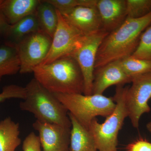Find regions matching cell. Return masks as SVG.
<instances>
[{"instance_id":"cell-29","label":"cell","mask_w":151,"mask_h":151,"mask_svg":"<svg viewBox=\"0 0 151 151\" xmlns=\"http://www.w3.org/2000/svg\"><path fill=\"white\" fill-rule=\"evenodd\" d=\"M117 151V150H116V151Z\"/></svg>"},{"instance_id":"cell-8","label":"cell","mask_w":151,"mask_h":151,"mask_svg":"<svg viewBox=\"0 0 151 151\" xmlns=\"http://www.w3.org/2000/svg\"><path fill=\"white\" fill-rule=\"evenodd\" d=\"M131 83V86H127L125 101L131 124L138 129L141 117L151 111V73L135 77Z\"/></svg>"},{"instance_id":"cell-6","label":"cell","mask_w":151,"mask_h":151,"mask_svg":"<svg viewBox=\"0 0 151 151\" xmlns=\"http://www.w3.org/2000/svg\"><path fill=\"white\" fill-rule=\"evenodd\" d=\"M108 34V32L102 30L96 33L83 36L71 55L81 68L84 78V95L92 94L97 52L103 40Z\"/></svg>"},{"instance_id":"cell-22","label":"cell","mask_w":151,"mask_h":151,"mask_svg":"<svg viewBox=\"0 0 151 151\" xmlns=\"http://www.w3.org/2000/svg\"><path fill=\"white\" fill-rule=\"evenodd\" d=\"M131 56L151 60V24L142 34L137 47Z\"/></svg>"},{"instance_id":"cell-4","label":"cell","mask_w":151,"mask_h":151,"mask_svg":"<svg viewBox=\"0 0 151 151\" xmlns=\"http://www.w3.org/2000/svg\"><path fill=\"white\" fill-rule=\"evenodd\" d=\"M54 94L68 113L88 129L91 122L96 117L107 118L116 107L113 97H106L103 94Z\"/></svg>"},{"instance_id":"cell-19","label":"cell","mask_w":151,"mask_h":151,"mask_svg":"<svg viewBox=\"0 0 151 151\" xmlns=\"http://www.w3.org/2000/svg\"><path fill=\"white\" fill-rule=\"evenodd\" d=\"M20 63L15 47L7 44L0 47V81L6 76L19 72Z\"/></svg>"},{"instance_id":"cell-23","label":"cell","mask_w":151,"mask_h":151,"mask_svg":"<svg viewBox=\"0 0 151 151\" xmlns=\"http://www.w3.org/2000/svg\"><path fill=\"white\" fill-rule=\"evenodd\" d=\"M26 96V91L25 87L11 84L3 87L0 93V103L7 99L18 98L24 100Z\"/></svg>"},{"instance_id":"cell-7","label":"cell","mask_w":151,"mask_h":151,"mask_svg":"<svg viewBox=\"0 0 151 151\" xmlns=\"http://www.w3.org/2000/svg\"><path fill=\"white\" fill-rule=\"evenodd\" d=\"M52 38L41 31L26 36L14 45L20 63L21 74L32 73L48 54Z\"/></svg>"},{"instance_id":"cell-10","label":"cell","mask_w":151,"mask_h":151,"mask_svg":"<svg viewBox=\"0 0 151 151\" xmlns=\"http://www.w3.org/2000/svg\"><path fill=\"white\" fill-rule=\"evenodd\" d=\"M32 127L38 132L43 151H69L71 128L37 120Z\"/></svg>"},{"instance_id":"cell-13","label":"cell","mask_w":151,"mask_h":151,"mask_svg":"<svg viewBox=\"0 0 151 151\" xmlns=\"http://www.w3.org/2000/svg\"><path fill=\"white\" fill-rule=\"evenodd\" d=\"M96 8L103 30L108 33L120 27L127 18L126 0H97Z\"/></svg>"},{"instance_id":"cell-18","label":"cell","mask_w":151,"mask_h":151,"mask_svg":"<svg viewBox=\"0 0 151 151\" xmlns=\"http://www.w3.org/2000/svg\"><path fill=\"white\" fill-rule=\"evenodd\" d=\"M35 14L42 32L52 38L58 24L57 11L46 0L41 1Z\"/></svg>"},{"instance_id":"cell-16","label":"cell","mask_w":151,"mask_h":151,"mask_svg":"<svg viewBox=\"0 0 151 151\" xmlns=\"http://www.w3.org/2000/svg\"><path fill=\"white\" fill-rule=\"evenodd\" d=\"M40 31L35 14L26 17L16 23L10 25L4 35L10 40L9 44L14 46L27 36Z\"/></svg>"},{"instance_id":"cell-1","label":"cell","mask_w":151,"mask_h":151,"mask_svg":"<svg viewBox=\"0 0 151 151\" xmlns=\"http://www.w3.org/2000/svg\"><path fill=\"white\" fill-rule=\"evenodd\" d=\"M151 24V13L140 18H127L109 33L97 52L95 69L131 56L137 48L142 34Z\"/></svg>"},{"instance_id":"cell-17","label":"cell","mask_w":151,"mask_h":151,"mask_svg":"<svg viewBox=\"0 0 151 151\" xmlns=\"http://www.w3.org/2000/svg\"><path fill=\"white\" fill-rule=\"evenodd\" d=\"M19 125L10 117L0 122V151H15L20 145Z\"/></svg>"},{"instance_id":"cell-2","label":"cell","mask_w":151,"mask_h":151,"mask_svg":"<svg viewBox=\"0 0 151 151\" xmlns=\"http://www.w3.org/2000/svg\"><path fill=\"white\" fill-rule=\"evenodd\" d=\"M34 78L52 93L83 94V75L77 61L72 55L37 66L33 71Z\"/></svg>"},{"instance_id":"cell-5","label":"cell","mask_w":151,"mask_h":151,"mask_svg":"<svg viewBox=\"0 0 151 151\" xmlns=\"http://www.w3.org/2000/svg\"><path fill=\"white\" fill-rule=\"evenodd\" d=\"M127 89V86L124 85L117 86L113 97L116 104L114 111L103 123L100 124L95 119L89 126V132L94 138L98 151L117 150L119 131L128 117L125 101Z\"/></svg>"},{"instance_id":"cell-11","label":"cell","mask_w":151,"mask_h":151,"mask_svg":"<svg viewBox=\"0 0 151 151\" xmlns=\"http://www.w3.org/2000/svg\"><path fill=\"white\" fill-rule=\"evenodd\" d=\"M132 81L124 72L119 60L110 63L94 70L92 94H103L110 86L124 85Z\"/></svg>"},{"instance_id":"cell-15","label":"cell","mask_w":151,"mask_h":151,"mask_svg":"<svg viewBox=\"0 0 151 151\" xmlns=\"http://www.w3.org/2000/svg\"><path fill=\"white\" fill-rule=\"evenodd\" d=\"M71 121L69 151H97V146L89 130L79 124L68 113Z\"/></svg>"},{"instance_id":"cell-9","label":"cell","mask_w":151,"mask_h":151,"mask_svg":"<svg viewBox=\"0 0 151 151\" xmlns=\"http://www.w3.org/2000/svg\"><path fill=\"white\" fill-rule=\"evenodd\" d=\"M57 13L58 24L52 38L51 47L40 65L48 64L63 57L71 55L78 42L84 35L69 24L58 11Z\"/></svg>"},{"instance_id":"cell-24","label":"cell","mask_w":151,"mask_h":151,"mask_svg":"<svg viewBox=\"0 0 151 151\" xmlns=\"http://www.w3.org/2000/svg\"><path fill=\"white\" fill-rule=\"evenodd\" d=\"M57 11L63 15L79 6V0H46Z\"/></svg>"},{"instance_id":"cell-20","label":"cell","mask_w":151,"mask_h":151,"mask_svg":"<svg viewBox=\"0 0 151 151\" xmlns=\"http://www.w3.org/2000/svg\"><path fill=\"white\" fill-rule=\"evenodd\" d=\"M119 61L124 72L132 80L137 76L151 73V60L130 56Z\"/></svg>"},{"instance_id":"cell-21","label":"cell","mask_w":151,"mask_h":151,"mask_svg":"<svg viewBox=\"0 0 151 151\" xmlns=\"http://www.w3.org/2000/svg\"><path fill=\"white\" fill-rule=\"evenodd\" d=\"M127 18H140L151 13V0H126Z\"/></svg>"},{"instance_id":"cell-27","label":"cell","mask_w":151,"mask_h":151,"mask_svg":"<svg viewBox=\"0 0 151 151\" xmlns=\"http://www.w3.org/2000/svg\"><path fill=\"white\" fill-rule=\"evenodd\" d=\"M1 3V0H0ZM10 25L8 23L0 8V35H4Z\"/></svg>"},{"instance_id":"cell-28","label":"cell","mask_w":151,"mask_h":151,"mask_svg":"<svg viewBox=\"0 0 151 151\" xmlns=\"http://www.w3.org/2000/svg\"><path fill=\"white\" fill-rule=\"evenodd\" d=\"M146 128H147L148 131L151 134V121L150 122H148L147 124Z\"/></svg>"},{"instance_id":"cell-25","label":"cell","mask_w":151,"mask_h":151,"mask_svg":"<svg viewBox=\"0 0 151 151\" xmlns=\"http://www.w3.org/2000/svg\"><path fill=\"white\" fill-rule=\"evenodd\" d=\"M39 138L34 132H31L23 142V151H41Z\"/></svg>"},{"instance_id":"cell-14","label":"cell","mask_w":151,"mask_h":151,"mask_svg":"<svg viewBox=\"0 0 151 151\" xmlns=\"http://www.w3.org/2000/svg\"><path fill=\"white\" fill-rule=\"evenodd\" d=\"M40 0H1L0 8L9 25L35 13Z\"/></svg>"},{"instance_id":"cell-12","label":"cell","mask_w":151,"mask_h":151,"mask_svg":"<svg viewBox=\"0 0 151 151\" xmlns=\"http://www.w3.org/2000/svg\"><path fill=\"white\" fill-rule=\"evenodd\" d=\"M61 15L69 24L84 35L103 30L101 19L96 7L77 6Z\"/></svg>"},{"instance_id":"cell-26","label":"cell","mask_w":151,"mask_h":151,"mask_svg":"<svg viewBox=\"0 0 151 151\" xmlns=\"http://www.w3.org/2000/svg\"><path fill=\"white\" fill-rule=\"evenodd\" d=\"M127 148L128 151H151V142L140 138L129 144Z\"/></svg>"},{"instance_id":"cell-3","label":"cell","mask_w":151,"mask_h":151,"mask_svg":"<svg viewBox=\"0 0 151 151\" xmlns=\"http://www.w3.org/2000/svg\"><path fill=\"white\" fill-rule=\"evenodd\" d=\"M25 98L20 103L23 111L33 114L37 121L71 128L67 109L57 98L34 78L25 86Z\"/></svg>"}]
</instances>
